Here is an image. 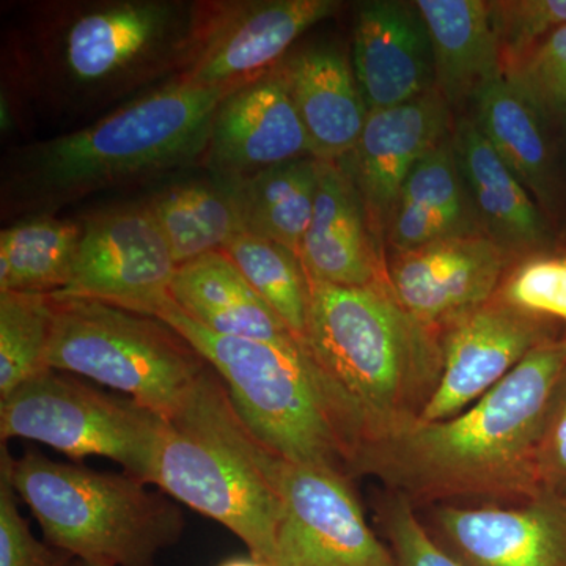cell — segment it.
Masks as SVG:
<instances>
[{"mask_svg": "<svg viewBox=\"0 0 566 566\" xmlns=\"http://www.w3.org/2000/svg\"><path fill=\"white\" fill-rule=\"evenodd\" d=\"M566 368V337L528 354L460 415L409 423L368 442L354 476H374L417 510L436 504H513L539 493L536 450Z\"/></svg>", "mask_w": 566, "mask_h": 566, "instance_id": "1", "label": "cell"}, {"mask_svg": "<svg viewBox=\"0 0 566 566\" xmlns=\"http://www.w3.org/2000/svg\"><path fill=\"white\" fill-rule=\"evenodd\" d=\"M218 7L181 0H115L55 7L22 50L25 87L66 114L102 111L199 57Z\"/></svg>", "mask_w": 566, "mask_h": 566, "instance_id": "2", "label": "cell"}, {"mask_svg": "<svg viewBox=\"0 0 566 566\" xmlns=\"http://www.w3.org/2000/svg\"><path fill=\"white\" fill-rule=\"evenodd\" d=\"M308 281L304 345L352 417L360 449L417 422L441 378L438 329L406 312L390 283Z\"/></svg>", "mask_w": 566, "mask_h": 566, "instance_id": "3", "label": "cell"}, {"mask_svg": "<svg viewBox=\"0 0 566 566\" xmlns=\"http://www.w3.org/2000/svg\"><path fill=\"white\" fill-rule=\"evenodd\" d=\"M240 85L177 77L81 132L32 145L11 164L7 199L48 210L199 158L219 104Z\"/></svg>", "mask_w": 566, "mask_h": 566, "instance_id": "4", "label": "cell"}, {"mask_svg": "<svg viewBox=\"0 0 566 566\" xmlns=\"http://www.w3.org/2000/svg\"><path fill=\"white\" fill-rule=\"evenodd\" d=\"M282 461L253 434L210 367L164 419L148 485L229 528L249 556L273 566Z\"/></svg>", "mask_w": 566, "mask_h": 566, "instance_id": "5", "label": "cell"}, {"mask_svg": "<svg viewBox=\"0 0 566 566\" xmlns=\"http://www.w3.org/2000/svg\"><path fill=\"white\" fill-rule=\"evenodd\" d=\"M156 318L202 354L264 446L283 460L333 469L353 479L359 433L304 344L214 334L182 314L174 301Z\"/></svg>", "mask_w": 566, "mask_h": 566, "instance_id": "6", "label": "cell"}, {"mask_svg": "<svg viewBox=\"0 0 566 566\" xmlns=\"http://www.w3.org/2000/svg\"><path fill=\"white\" fill-rule=\"evenodd\" d=\"M18 497L51 546L96 566H155L185 531V516L164 494L126 474L51 460L39 450L10 455Z\"/></svg>", "mask_w": 566, "mask_h": 566, "instance_id": "7", "label": "cell"}, {"mask_svg": "<svg viewBox=\"0 0 566 566\" xmlns=\"http://www.w3.org/2000/svg\"><path fill=\"white\" fill-rule=\"evenodd\" d=\"M46 367L117 390L167 419L210 365L155 316L52 294Z\"/></svg>", "mask_w": 566, "mask_h": 566, "instance_id": "8", "label": "cell"}, {"mask_svg": "<svg viewBox=\"0 0 566 566\" xmlns=\"http://www.w3.org/2000/svg\"><path fill=\"white\" fill-rule=\"evenodd\" d=\"M163 427L161 416L133 398L52 368L0 398L2 442L29 439L73 460L107 458L147 485Z\"/></svg>", "mask_w": 566, "mask_h": 566, "instance_id": "9", "label": "cell"}, {"mask_svg": "<svg viewBox=\"0 0 566 566\" xmlns=\"http://www.w3.org/2000/svg\"><path fill=\"white\" fill-rule=\"evenodd\" d=\"M172 251L144 205L96 212L81 223L76 262L65 296L155 316L172 303L177 274Z\"/></svg>", "mask_w": 566, "mask_h": 566, "instance_id": "10", "label": "cell"}, {"mask_svg": "<svg viewBox=\"0 0 566 566\" xmlns=\"http://www.w3.org/2000/svg\"><path fill=\"white\" fill-rule=\"evenodd\" d=\"M352 476L282 461V515L273 566H395L368 526Z\"/></svg>", "mask_w": 566, "mask_h": 566, "instance_id": "11", "label": "cell"}, {"mask_svg": "<svg viewBox=\"0 0 566 566\" xmlns=\"http://www.w3.org/2000/svg\"><path fill=\"white\" fill-rule=\"evenodd\" d=\"M438 333L441 378L420 422H441L460 415L512 374L528 354L566 337L560 324L524 314L495 296L453 316Z\"/></svg>", "mask_w": 566, "mask_h": 566, "instance_id": "12", "label": "cell"}, {"mask_svg": "<svg viewBox=\"0 0 566 566\" xmlns=\"http://www.w3.org/2000/svg\"><path fill=\"white\" fill-rule=\"evenodd\" d=\"M436 545L464 566H566V499L417 510Z\"/></svg>", "mask_w": 566, "mask_h": 566, "instance_id": "13", "label": "cell"}, {"mask_svg": "<svg viewBox=\"0 0 566 566\" xmlns=\"http://www.w3.org/2000/svg\"><path fill=\"white\" fill-rule=\"evenodd\" d=\"M455 120L434 88L400 106L370 112L353 150L335 161L363 199L382 244L406 178L424 155L452 136Z\"/></svg>", "mask_w": 566, "mask_h": 566, "instance_id": "14", "label": "cell"}, {"mask_svg": "<svg viewBox=\"0 0 566 566\" xmlns=\"http://www.w3.org/2000/svg\"><path fill=\"white\" fill-rule=\"evenodd\" d=\"M207 151L211 169L229 181L314 156L281 63L223 98L212 118Z\"/></svg>", "mask_w": 566, "mask_h": 566, "instance_id": "15", "label": "cell"}, {"mask_svg": "<svg viewBox=\"0 0 566 566\" xmlns=\"http://www.w3.org/2000/svg\"><path fill=\"white\" fill-rule=\"evenodd\" d=\"M510 263L482 234L386 251L387 279L398 303L433 329L490 301Z\"/></svg>", "mask_w": 566, "mask_h": 566, "instance_id": "16", "label": "cell"}, {"mask_svg": "<svg viewBox=\"0 0 566 566\" xmlns=\"http://www.w3.org/2000/svg\"><path fill=\"white\" fill-rule=\"evenodd\" d=\"M342 9L337 0H266L219 6L196 63L182 80L240 85L283 61L301 35Z\"/></svg>", "mask_w": 566, "mask_h": 566, "instance_id": "17", "label": "cell"}, {"mask_svg": "<svg viewBox=\"0 0 566 566\" xmlns=\"http://www.w3.org/2000/svg\"><path fill=\"white\" fill-rule=\"evenodd\" d=\"M352 63L368 112L434 91L430 33L416 2H360L354 14Z\"/></svg>", "mask_w": 566, "mask_h": 566, "instance_id": "18", "label": "cell"}, {"mask_svg": "<svg viewBox=\"0 0 566 566\" xmlns=\"http://www.w3.org/2000/svg\"><path fill=\"white\" fill-rule=\"evenodd\" d=\"M300 259L312 281L356 289L389 283L386 245L337 163L319 161L314 216Z\"/></svg>", "mask_w": 566, "mask_h": 566, "instance_id": "19", "label": "cell"}, {"mask_svg": "<svg viewBox=\"0 0 566 566\" xmlns=\"http://www.w3.org/2000/svg\"><path fill=\"white\" fill-rule=\"evenodd\" d=\"M452 140L483 237L512 262L554 248L553 226L469 115L457 117Z\"/></svg>", "mask_w": 566, "mask_h": 566, "instance_id": "20", "label": "cell"}, {"mask_svg": "<svg viewBox=\"0 0 566 566\" xmlns=\"http://www.w3.org/2000/svg\"><path fill=\"white\" fill-rule=\"evenodd\" d=\"M479 132L534 197L556 232L558 133L531 98L506 77L480 93L469 112ZM557 234V233H556Z\"/></svg>", "mask_w": 566, "mask_h": 566, "instance_id": "21", "label": "cell"}, {"mask_svg": "<svg viewBox=\"0 0 566 566\" xmlns=\"http://www.w3.org/2000/svg\"><path fill=\"white\" fill-rule=\"evenodd\" d=\"M281 69L315 158H344L370 114L345 52L334 44H316L283 59Z\"/></svg>", "mask_w": 566, "mask_h": 566, "instance_id": "22", "label": "cell"}, {"mask_svg": "<svg viewBox=\"0 0 566 566\" xmlns=\"http://www.w3.org/2000/svg\"><path fill=\"white\" fill-rule=\"evenodd\" d=\"M434 61V88L455 117L469 115L480 93L499 77L502 52L490 0H416Z\"/></svg>", "mask_w": 566, "mask_h": 566, "instance_id": "23", "label": "cell"}, {"mask_svg": "<svg viewBox=\"0 0 566 566\" xmlns=\"http://www.w3.org/2000/svg\"><path fill=\"white\" fill-rule=\"evenodd\" d=\"M170 294L182 314L211 333L266 344L300 342L226 252L178 266Z\"/></svg>", "mask_w": 566, "mask_h": 566, "instance_id": "24", "label": "cell"}, {"mask_svg": "<svg viewBox=\"0 0 566 566\" xmlns=\"http://www.w3.org/2000/svg\"><path fill=\"white\" fill-rule=\"evenodd\" d=\"M476 234L483 237L450 136L406 178L387 221L386 251Z\"/></svg>", "mask_w": 566, "mask_h": 566, "instance_id": "25", "label": "cell"}, {"mask_svg": "<svg viewBox=\"0 0 566 566\" xmlns=\"http://www.w3.org/2000/svg\"><path fill=\"white\" fill-rule=\"evenodd\" d=\"M177 266L210 252L223 251L244 232L237 186L216 181H188L169 186L147 202Z\"/></svg>", "mask_w": 566, "mask_h": 566, "instance_id": "26", "label": "cell"}, {"mask_svg": "<svg viewBox=\"0 0 566 566\" xmlns=\"http://www.w3.org/2000/svg\"><path fill=\"white\" fill-rule=\"evenodd\" d=\"M318 181L319 159L314 156L233 181L244 232L274 241L300 255L314 216Z\"/></svg>", "mask_w": 566, "mask_h": 566, "instance_id": "27", "label": "cell"}, {"mask_svg": "<svg viewBox=\"0 0 566 566\" xmlns=\"http://www.w3.org/2000/svg\"><path fill=\"white\" fill-rule=\"evenodd\" d=\"M81 226L41 216L0 233V293L54 294L69 285Z\"/></svg>", "mask_w": 566, "mask_h": 566, "instance_id": "28", "label": "cell"}, {"mask_svg": "<svg viewBox=\"0 0 566 566\" xmlns=\"http://www.w3.org/2000/svg\"><path fill=\"white\" fill-rule=\"evenodd\" d=\"M222 252L233 260L253 290L304 344L311 307V281L300 255L248 232L238 233Z\"/></svg>", "mask_w": 566, "mask_h": 566, "instance_id": "29", "label": "cell"}, {"mask_svg": "<svg viewBox=\"0 0 566 566\" xmlns=\"http://www.w3.org/2000/svg\"><path fill=\"white\" fill-rule=\"evenodd\" d=\"M52 294L0 293V398L46 370Z\"/></svg>", "mask_w": 566, "mask_h": 566, "instance_id": "30", "label": "cell"}, {"mask_svg": "<svg viewBox=\"0 0 566 566\" xmlns=\"http://www.w3.org/2000/svg\"><path fill=\"white\" fill-rule=\"evenodd\" d=\"M494 296L524 314L560 324L566 334V240L513 260Z\"/></svg>", "mask_w": 566, "mask_h": 566, "instance_id": "31", "label": "cell"}, {"mask_svg": "<svg viewBox=\"0 0 566 566\" xmlns=\"http://www.w3.org/2000/svg\"><path fill=\"white\" fill-rule=\"evenodd\" d=\"M557 133L566 132V25L557 29L505 69Z\"/></svg>", "mask_w": 566, "mask_h": 566, "instance_id": "32", "label": "cell"}, {"mask_svg": "<svg viewBox=\"0 0 566 566\" xmlns=\"http://www.w3.org/2000/svg\"><path fill=\"white\" fill-rule=\"evenodd\" d=\"M375 510L395 566H464L436 545L416 506L403 495L385 490L376 497Z\"/></svg>", "mask_w": 566, "mask_h": 566, "instance_id": "33", "label": "cell"}, {"mask_svg": "<svg viewBox=\"0 0 566 566\" xmlns=\"http://www.w3.org/2000/svg\"><path fill=\"white\" fill-rule=\"evenodd\" d=\"M490 10L504 71L566 25V0H490Z\"/></svg>", "mask_w": 566, "mask_h": 566, "instance_id": "34", "label": "cell"}, {"mask_svg": "<svg viewBox=\"0 0 566 566\" xmlns=\"http://www.w3.org/2000/svg\"><path fill=\"white\" fill-rule=\"evenodd\" d=\"M10 452L0 455V566H74L76 560L57 547L40 542L20 513L10 476Z\"/></svg>", "mask_w": 566, "mask_h": 566, "instance_id": "35", "label": "cell"}, {"mask_svg": "<svg viewBox=\"0 0 566 566\" xmlns=\"http://www.w3.org/2000/svg\"><path fill=\"white\" fill-rule=\"evenodd\" d=\"M536 480L539 493L566 499V368L539 436Z\"/></svg>", "mask_w": 566, "mask_h": 566, "instance_id": "36", "label": "cell"}, {"mask_svg": "<svg viewBox=\"0 0 566 566\" xmlns=\"http://www.w3.org/2000/svg\"><path fill=\"white\" fill-rule=\"evenodd\" d=\"M557 240H566V132L558 133V219Z\"/></svg>", "mask_w": 566, "mask_h": 566, "instance_id": "37", "label": "cell"}, {"mask_svg": "<svg viewBox=\"0 0 566 566\" xmlns=\"http://www.w3.org/2000/svg\"><path fill=\"white\" fill-rule=\"evenodd\" d=\"M219 566H268L263 562L256 560L252 556L249 557H234L230 560L222 562Z\"/></svg>", "mask_w": 566, "mask_h": 566, "instance_id": "38", "label": "cell"}, {"mask_svg": "<svg viewBox=\"0 0 566 566\" xmlns=\"http://www.w3.org/2000/svg\"><path fill=\"white\" fill-rule=\"evenodd\" d=\"M74 566H96V565L85 564V562L76 560V564H74Z\"/></svg>", "mask_w": 566, "mask_h": 566, "instance_id": "39", "label": "cell"}]
</instances>
